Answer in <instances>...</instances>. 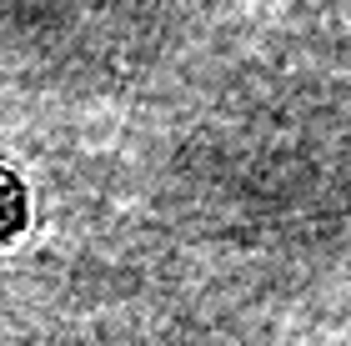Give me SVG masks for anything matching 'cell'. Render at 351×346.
Here are the masks:
<instances>
[{"label":"cell","instance_id":"obj_1","mask_svg":"<svg viewBox=\"0 0 351 346\" xmlns=\"http://www.w3.org/2000/svg\"><path fill=\"white\" fill-rule=\"evenodd\" d=\"M25 226H30V191H25L21 171L0 161V246L25 236Z\"/></svg>","mask_w":351,"mask_h":346}]
</instances>
